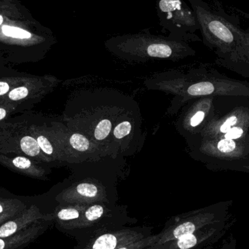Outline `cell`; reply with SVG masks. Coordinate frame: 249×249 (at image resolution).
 <instances>
[{
	"instance_id": "obj_1",
	"label": "cell",
	"mask_w": 249,
	"mask_h": 249,
	"mask_svg": "<svg viewBox=\"0 0 249 249\" xmlns=\"http://www.w3.org/2000/svg\"><path fill=\"white\" fill-rule=\"evenodd\" d=\"M105 46L118 56L128 59H174L192 51L184 41L152 35L148 29L139 33L112 36L105 42Z\"/></svg>"
},
{
	"instance_id": "obj_2",
	"label": "cell",
	"mask_w": 249,
	"mask_h": 249,
	"mask_svg": "<svg viewBox=\"0 0 249 249\" xmlns=\"http://www.w3.org/2000/svg\"><path fill=\"white\" fill-rule=\"evenodd\" d=\"M138 219L130 217L127 207L116 203H95L86 205L79 226L70 234L77 243L84 242L93 237L136 225Z\"/></svg>"
},
{
	"instance_id": "obj_3",
	"label": "cell",
	"mask_w": 249,
	"mask_h": 249,
	"mask_svg": "<svg viewBox=\"0 0 249 249\" xmlns=\"http://www.w3.org/2000/svg\"><path fill=\"white\" fill-rule=\"evenodd\" d=\"M156 10L160 26L169 32L168 37L184 41L195 38L200 29L193 9L184 0H157Z\"/></svg>"
},
{
	"instance_id": "obj_4",
	"label": "cell",
	"mask_w": 249,
	"mask_h": 249,
	"mask_svg": "<svg viewBox=\"0 0 249 249\" xmlns=\"http://www.w3.org/2000/svg\"><path fill=\"white\" fill-rule=\"evenodd\" d=\"M218 222L220 221H218L216 213L207 210L197 211L173 216L167 221L161 232L158 233V241L153 245H159L177 239Z\"/></svg>"
},
{
	"instance_id": "obj_5",
	"label": "cell",
	"mask_w": 249,
	"mask_h": 249,
	"mask_svg": "<svg viewBox=\"0 0 249 249\" xmlns=\"http://www.w3.org/2000/svg\"><path fill=\"white\" fill-rule=\"evenodd\" d=\"M153 234V227H126L99 234L84 242L77 243L74 249H117Z\"/></svg>"
},
{
	"instance_id": "obj_6",
	"label": "cell",
	"mask_w": 249,
	"mask_h": 249,
	"mask_svg": "<svg viewBox=\"0 0 249 249\" xmlns=\"http://www.w3.org/2000/svg\"><path fill=\"white\" fill-rule=\"evenodd\" d=\"M223 227L216 223L207 225L199 231L177 239L143 249H206L213 244L220 235Z\"/></svg>"
},
{
	"instance_id": "obj_7",
	"label": "cell",
	"mask_w": 249,
	"mask_h": 249,
	"mask_svg": "<svg viewBox=\"0 0 249 249\" xmlns=\"http://www.w3.org/2000/svg\"><path fill=\"white\" fill-rule=\"evenodd\" d=\"M86 205H63L57 212V219L66 233L70 234L79 226L84 213Z\"/></svg>"
},
{
	"instance_id": "obj_8",
	"label": "cell",
	"mask_w": 249,
	"mask_h": 249,
	"mask_svg": "<svg viewBox=\"0 0 249 249\" xmlns=\"http://www.w3.org/2000/svg\"><path fill=\"white\" fill-rule=\"evenodd\" d=\"M1 32L4 36L16 39H28L32 37V34L18 26L13 25H1Z\"/></svg>"
},
{
	"instance_id": "obj_9",
	"label": "cell",
	"mask_w": 249,
	"mask_h": 249,
	"mask_svg": "<svg viewBox=\"0 0 249 249\" xmlns=\"http://www.w3.org/2000/svg\"><path fill=\"white\" fill-rule=\"evenodd\" d=\"M20 148L25 154L29 156H36L40 152L37 141L31 136H25L20 140Z\"/></svg>"
},
{
	"instance_id": "obj_10",
	"label": "cell",
	"mask_w": 249,
	"mask_h": 249,
	"mask_svg": "<svg viewBox=\"0 0 249 249\" xmlns=\"http://www.w3.org/2000/svg\"><path fill=\"white\" fill-rule=\"evenodd\" d=\"M215 88L212 83L209 82L196 83L189 88L187 92L191 96H206L212 94L214 92Z\"/></svg>"
},
{
	"instance_id": "obj_11",
	"label": "cell",
	"mask_w": 249,
	"mask_h": 249,
	"mask_svg": "<svg viewBox=\"0 0 249 249\" xmlns=\"http://www.w3.org/2000/svg\"><path fill=\"white\" fill-rule=\"evenodd\" d=\"M70 143L72 148L79 152H86L90 146V141L80 133H74L70 139Z\"/></svg>"
},
{
	"instance_id": "obj_12",
	"label": "cell",
	"mask_w": 249,
	"mask_h": 249,
	"mask_svg": "<svg viewBox=\"0 0 249 249\" xmlns=\"http://www.w3.org/2000/svg\"><path fill=\"white\" fill-rule=\"evenodd\" d=\"M157 241H158V234H152L150 236L126 244L117 249H143L153 245Z\"/></svg>"
},
{
	"instance_id": "obj_13",
	"label": "cell",
	"mask_w": 249,
	"mask_h": 249,
	"mask_svg": "<svg viewBox=\"0 0 249 249\" xmlns=\"http://www.w3.org/2000/svg\"><path fill=\"white\" fill-rule=\"evenodd\" d=\"M112 124L109 120L100 121L95 128L94 137L97 141H103L109 136L112 130Z\"/></svg>"
},
{
	"instance_id": "obj_14",
	"label": "cell",
	"mask_w": 249,
	"mask_h": 249,
	"mask_svg": "<svg viewBox=\"0 0 249 249\" xmlns=\"http://www.w3.org/2000/svg\"><path fill=\"white\" fill-rule=\"evenodd\" d=\"M131 128V124L129 121H124V122L117 124L116 127H115V130H114V136L118 139H123L124 136L130 134Z\"/></svg>"
},
{
	"instance_id": "obj_15",
	"label": "cell",
	"mask_w": 249,
	"mask_h": 249,
	"mask_svg": "<svg viewBox=\"0 0 249 249\" xmlns=\"http://www.w3.org/2000/svg\"><path fill=\"white\" fill-rule=\"evenodd\" d=\"M235 146H236V144H235V142H234V140L225 139H222L218 143L217 147L221 152L229 153V152L235 150Z\"/></svg>"
},
{
	"instance_id": "obj_16",
	"label": "cell",
	"mask_w": 249,
	"mask_h": 249,
	"mask_svg": "<svg viewBox=\"0 0 249 249\" xmlns=\"http://www.w3.org/2000/svg\"><path fill=\"white\" fill-rule=\"evenodd\" d=\"M29 94V90L26 87H19L15 89L9 93V98L13 101H18L24 99Z\"/></svg>"
},
{
	"instance_id": "obj_17",
	"label": "cell",
	"mask_w": 249,
	"mask_h": 249,
	"mask_svg": "<svg viewBox=\"0 0 249 249\" xmlns=\"http://www.w3.org/2000/svg\"><path fill=\"white\" fill-rule=\"evenodd\" d=\"M17 225L14 222H9L0 228V238H7L16 232Z\"/></svg>"
},
{
	"instance_id": "obj_18",
	"label": "cell",
	"mask_w": 249,
	"mask_h": 249,
	"mask_svg": "<svg viewBox=\"0 0 249 249\" xmlns=\"http://www.w3.org/2000/svg\"><path fill=\"white\" fill-rule=\"evenodd\" d=\"M38 143H39L40 149L48 155H52L53 152V148L52 144L49 142L48 139L44 136H39L36 139Z\"/></svg>"
},
{
	"instance_id": "obj_19",
	"label": "cell",
	"mask_w": 249,
	"mask_h": 249,
	"mask_svg": "<svg viewBox=\"0 0 249 249\" xmlns=\"http://www.w3.org/2000/svg\"><path fill=\"white\" fill-rule=\"evenodd\" d=\"M13 163L20 169H27L30 167L31 161L23 157H17L13 159Z\"/></svg>"
},
{
	"instance_id": "obj_20",
	"label": "cell",
	"mask_w": 249,
	"mask_h": 249,
	"mask_svg": "<svg viewBox=\"0 0 249 249\" xmlns=\"http://www.w3.org/2000/svg\"><path fill=\"white\" fill-rule=\"evenodd\" d=\"M243 133H244V130L241 127H234L225 133V138L226 139H230V140H234V139L241 137Z\"/></svg>"
},
{
	"instance_id": "obj_21",
	"label": "cell",
	"mask_w": 249,
	"mask_h": 249,
	"mask_svg": "<svg viewBox=\"0 0 249 249\" xmlns=\"http://www.w3.org/2000/svg\"><path fill=\"white\" fill-rule=\"evenodd\" d=\"M237 123V118L235 116L231 117V118H228L225 123H224L220 127V131L222 133H226L227 132L229 131L231 128H232V126L235 125Z\"/></svg>"
},
{
	"instance_id": "obj_22",
	"label": "cell",
	"mask_w": 249,
	"mask_h": 249,
	"mask_svg": "<svg viewBox=\"0 0 249 249\" xmlns=\"http://www.w3.org/2000/svg\"><path fill=\"white\" fill-rule=\"evenodd\" d=\"M204 118V112H202V111H199V112H197V113L192 118L191 121H190V124H191V126H193V127H196V126L201 124Z\"/></svg>"
},
{
	"instance_id": "obj_23",
	"label": "cell",
	"mask_w": 249,
	"mask_h": 249,
	"mask_svg": "<svg viewBox=\"0 0 249 249\" xmlns=\"http://www.w3.org/2000/svg\"><path fill=\"white\" fill-rule=\"evenodd\" d=\"M10 90V86L7 83L0 82V96L6 94Z\"/></svg>"
},
{
	"instance_id": "obj_24",
	"label": "cell",
	"mask_w": 249,
	"mask_h": 249,
	"mask_svg": "<svg viewBox=\"0 0 249 249\" xmlns=\"http://www.w3.org/2000/svg\"><path fill=\"white\" fill-rule=\"evenodd\" d=\"M242 36L243 38H244L245 43L249 45V31H248V32H244V31H242Z\"/></svg>"
},
{
	"instance_id": "obj_25",
	"label": "cell",
	"mask_w": 249,
	"mask_h": 249,
	"mask_svg": "<svg viewBox=\"0 0 249 249\" xmlns=\"http://www.w3.org/2000/svg\"><path fill=\"white\" fill-rule=\"evenodd\" d=\"M6 110L5 109H2V108H0V121L4 119L6 116Z\"/></svg>"
},
{
	"instance_id": "obj_26",
	"label": "cell",
	"mask_w": 249,
	"mask_h": 249,
	"mask_svg": "<svg viewBox=\"0 0 249 249\" xmlns=\"http://www.w3.org/2000/svg\"><path fill=\"white\" fill-rule=\"evenodd\" d=\"M4 246H5V244H4V241L0 239V249H4Z\"/></svg>"
},
{
	"instance_id": "obj_27",
	"label": "cell",
	"mask_w": 249,
	"mask_h": 249,
	"mask_svg": "<svg viewBox=\"0 0 249 249\" xmlns=\"http://www.w3.org/2000/svg\"><path fill=\"white\" fill-rule=\"evenodd\" d=\"M3 23H4V18H3V16L0 14V26L3 24Z\"/></svg>"
},
{
	"instance_id": "obj_28",
	"label": "cell",
	"mask_w": 249,
	"mask_h": 249,
	"mask_svg": "<svg viewBox=\"0 0 249 249\" xmlns=\"http://www.w3.org/2000/svg\"><path fill=\"white\" fill-rule=\"evenodd\" d=\"M2 207H1V205H0V213H1V212H2Z\"/></svg>"
}]
</instances>
